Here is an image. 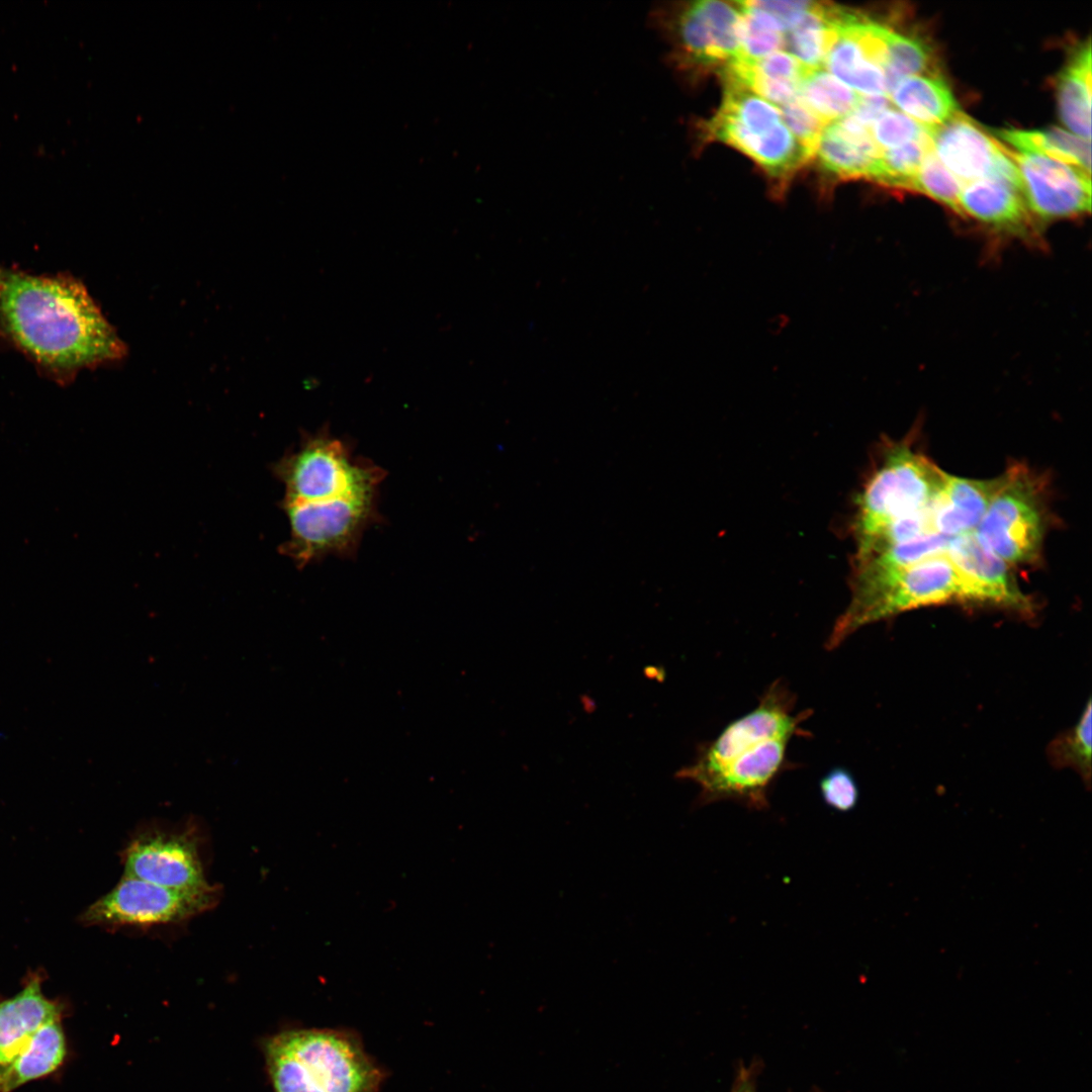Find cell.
I'll list each match as a JSON object with an SVG mask.
<instances>
[{
    "instance_id": "6da1fadb",
    "label": "cell",
    "mask_w": 1092,
    "mask_h": 1092,
    "mask_svg": "<svg viewBox=\"0 0 1092 1092\" xmlns=\"http://www.w3.org/2000/svg\"><path fill=\"white\" fill-rule=\"evenodd\" d=\"M0 332L62 383L126 354L84 284L66 274L36 275L0 265Z\"/></svg>"
},
{
    "instance_id": "7a4b0ae2",
    "label": "cell",
    "mask_w": 1092,
    "mask_h": 1092,
    "mask_svg": "<svg viewBox=\"0 0 1092 1092\" xmlns=\"http://www.w3.org/2000/svg\"><path fill=\"white\" fill-rule=\"evenodd\" d=\"M795 696L782 680L774 681L758 705L731 722L711 742L701 745L695 760L675 777L700 788L698 802L736 801L748 808L768 807V790L787 766V748L810 711L795 714Z\"/></svg>"
},
{
    "instance_id": "3957f363",
    "label": "cell",
    "mask_w": 1092,
    "mask_h": 1092,
    "mask_svg": "<svg viewBox=\"0 0 1092 1092\" xmlns=\"http://www.w3.org/2000/svg\"><path fill=\"white\" fill-rule=\"evenodd\" d=\"M274 1092H379L384 1071L343 1029L282 1031L266 1044Z\"/></svg>"
},
{
    "instance_id": "277c9868",
    "label": "cell",
    "mask_w": 1092,
    "mask_h": 1092,
    "mask_svg": "<svg viewBox=\"0 0 1092 1092\" xmlns=\"http://www.w3.org/2000/svg\"><path fill=\"white\" fill-rule=\"evenodd\" d=\"M946 474L906 441L890 444L855 500V543L927 507L942 488Z\"/></svg>"
},
{
    "instance_id": "5b68a950",
    "label": "cell",
    "mask_w": 1092,
    "mask_h": 1092,
    "mask_svg": "<svg viewBox=\"0 0 1092 1092\" xmlns=\"http://www.w3.org/2000/svg\"><path fill=\"white\" fill-rule=\"evenodd\" d=\"M283 483L282 504L378 494L385 472L371 461L353 456L347 443L328 428L302 437L296 450L273 466Z\"/></svg>"
},
{
    "instance_id": "8992f818",
    "label": "cell",
    "mask_w": 1092,
    "mask_h": 1092,
    "mask_svg": "<svg viewBox=\"0 0 1092 1092\" xmlns=\"http://www.w3.org/2000/svg\"><path fill=\"white\" fill-rule=\"evenodd\" d=\"M1048 516L1043 483L1016 463L1000 475L999 486L974 533L1008 565H1032L1041 557Z\"/></svg>"
},
{
    "instance_id": "52a82bcc",
    "label": "cell",
    "mask_w": 1092,
    "mask_h": 1092,
    "mask_svg": "<svg viewBox=\"0 0 1092 1092\" xmlns=\"http://www.w3.org/2000/svg\"><path fill=\"white\" fill-rule=\"evenodd\" d=\"M950 603L971 605L964 577L943 553L908 567L869 596L850 601L836 620L825 646L837 648L869 624L910 610Z\"/></svg>"
},
{
    "instance_id": "ba28073f",
    "label": "cell",
    "mask_w": 1092,
    "mask_h": 1092,
    "mask_svg": "<svg viewBox=\"0 0 1092 1092\" xmlns=\"http://www.w3.org/2000/svg\"><path fill=\"white\" fill-rule=\"evenodd\" d=\"M377 495L283 504L290 534L280 551L299 568L328 556L355 557L365 531L380 518Z\"/></svg>"
},
{
    "instance_id": "9c48e42d",
    "label": "cell",
    "mask_w": 1092,
    "mask_h": 1092,
    "mask_svg": "<svg viewBox=\"0 0 1092 1092\" xmlns=\"http://www.w3.org/2000/svg\"><path fill=\"white\" fill-rule=\"evenodd\" d=\"M217 886L198 890H178L136 878L122 876L107 894L82 914L87 925L109 927H151L187 921L214 907L219 899Z\"/></svg>"
},
{
    "instance_id": "30bf717a",
    "label": "cell",
    "mask_w": 1092,
    "mask_h": 1092,
    "mask_svg": "<svg viewBox=\"0 0 1092 1092\" xmlns=\"http://www.w3.org/2000/svg\"><path fill=\"white\" fill-rule=\"evenodd\" d=\"M194 826H150L135 833L121 853L123 875L178 890L208 887Z\"/></svg>"
},
{
    "instance_id": "8fae6325",
    "label": "cell",
    "mask_w": 1092,
    "mask_h": 1092,
    "mask_svg": "<svg viewBox=\"0 0 1092 1092\" xmlns=\"http://www.w3.org/2000/svg\"><path fill=\"white\" fill-rule=\"evenodd\" d=\"M1006 151L1018 170L1023 199L1038 226L1090 212V174L1041 155Z\"/></svg>"
},
{
    "instance_id": "7c38bea8",
    "label": "cell",
    "mask_w": 1092,
    "mask_h": 1092,
    "mask_svg": "<svg viewBox=\"0 0 1092 1092\" xmlns=\"http://www.w3.org/2000/svg\"><path fill=\"white\" fill-rule=\"evenodd\" d=\"M945 555L966 580L971 605L1034 617L1036 605L1019 587L1011 566L983 546L974 532L950 538Z\"/></svg>"
},
{
    "instance_id": "4fadbf2b",
    "label": "cell",
    "mask_w": 1092,
    "mask_h": 1092,
    "mask_svg": "<svg viewBox=\"0 0 1092 1092\" xmlns=\"http://www.w3.org/2000/svg\"><path fill=\"white\" fill-rule=\"evenodd\" d=\"M933 151L962 185L995 176L1006 148L961 111L929 129Z\"/></svg>"
},
{
    "instance_id": "5bb4252c",
    "label": "cell",
    "mask_w": 1092,
    "mask_h": 1092,
    "mask_svg": "<svg viewBox=\"0 0 1092 1092\" xmlns=\"http://www.w3.org/2000/svg\"><path fill=\"white\" fill-rule=\"evenodd\" d=\"M960 206L970 217L996 234L1037 243L1038 224L1030 214L1021 190L1012 183L989 176L963 186Z\"/></svg>"
},
{
    "instance_id": "9a60e30c",
    "label": "cell",
    "mask_w": 1092,
    "mask_h": 1092,
    "mask_svg": "<svg viewBox=\"0 0 1092 1092\" xmlns=\"http://www.w3.org/2000/svg\"><path fill=\"white\" fill-rule=\"evenodd\" d=\"M857 17L842 9L833 22L824 67L862 96L887 97L884 70L873 61L857 34L854 25Z\"/></svg>"
},
{
    "instance_id": "2e32d148",
    "label": "cell",
    "mask_w": 1092,
    "mask_h": 1092,
    "mask_svg": "<svg viewBox=\"0 0 1092 1092\" xmlns=\"http://www.w3.org/2000/svg\"><path fill=\"white\" fill-rule=\"evenodd\" d=\"M1000 482V476L975 479L946 474L942 488L931 502V523L935 534L956 537L974 532L985 515Z\"/></svg>"
},
{
    "instance_id": "e0dca14e",
    "label": "cell",
    "mask_w": 1092,
    "mask_h": 1092,
    "mask_svg": "<svg viewBox=\"0 0 1092 1092\" xmlns=\"http://www.w3.org/2000/svg\"><path fill=\"white\" fill-rule=\"evenodd\" d=\"M41 982L33 973L17 994L0 1002V1070L41 1026L60 1019L61 1006L44 996Z\"/></svg>"
},
{
    "instance_id": "ac0fdd59",
    "label": "cell",
    "mask_w": 1092,
    "mask_h": 1092,
    "mask_svg": "<svg viewBox=\"0 0 1092 1092\" xmlns=\"http://www.w3.org/2000/svg\"><path fill=\"white\" fill-rule=\"evenodd\" d=\"M911 119L932 129L960 112L959 104L939 74L910 76L902 79L889 99Z\"/></svg>"
},
{
    "instance_id": "d6986e66",
    "label": "cell",
    "mask_w": 1092,
    "mask_h": 1092,
    "mask_svg": "<svg viewBox=\"0 0 1092 1092\" xmlns=\"http://www.w3.org/2000/svg\"><path fill=\"white\" fill-rule=\"evenodd\" d=\"M66 1053L60 1019L44 1024L0 1070V1092H12L29 1081L52 1074L63 1064Z\"/></svg>"
},
{
    "instance_id": "ffe728a7",
    "label": "cell",
    "mask_w": 1092,
    "mask_h": 1092,
    "mask_svg": "<svg viewBox=\"0 0 1092 1092\" xmlns=\"http://www.w3.org/2000/svg\"><path fill=\"white\" fill-rule=\"evenodd\" d=\"M815 154L826 170L841 178L872 179L882 150L872 134L852 133L834 121L823 128Z\"/></svg>"
},
{
    "instance_id": "44dd1931",
    "label": "cell",
    "mask_w": 1092,
    "mask_h": 1092,
    "mask_svg": "<svg viewBox=\"0 0 1092 1092\" xmlns=\"http://www.w3.org/2000/svg\"><path fill=\"white\" fill-rule=\"evenodd\" d=\"M1061 121L1082 139L1091 138V44H1079L1061 71L1057 84Z\"/></svg>"
},
{
    "instance_id": "7402d4cb",
    "label": "cell",
    "mask_w": 1092,
    "mask_h": 1092,
    "mask_svg": "<svg viewBox=\"0 0 1092 1092\" xmlns=\"http://www.w3.org/2000/svg\"><path fill=\"white\" fill-rule=\"evenodd\" d=\"M1016 152L1041 155L1091 173L1090 141L1060 127L1043 130L1001 129L994 134Z\"/></svg>"
},
{
    "instance_id": "603a6c76",
    "label": "cell",
    "mask_w": 1092,
    "mask_h": 1092,
    "mask_svg": "<svg viewBox=\"0 0 1092 1092\" xmlns=\"http://www.w3.org/2000/svg\"><path fill=\"white\" fill-rule=\"evenodd\" d=\"M832 5L815 2L785 33V48L806 69H823L833 33Z\"/></svg>"
},
{
    "instance_id": "cb8c5ba5",
    "label": "cell",
    "mask_w": 1092,
    "mask_h": 1092,
    "mask_svg": "<svg viewBox=\"0 0 1092 1092\" xmlns=\"http://www.w3.org/2000/svg\"><path fill=\"white\" fill-rule=\"evenodd\" d=\"M798 96L825 124L849 114L861 97L824 69L807 71Z\"/></svg>"
},
{
    "instance_id": "d4e9b609",
    "label": "cell",
    "mask_w": 1092,
    "mask_h": 1092,
    "mask_svg": "<svg viewBox=\"0 0 1092 1092\" xmlns=\"http://www.w3.org/2000/svg\"><path fill=\"white\" fill-rule=\"evenodd\" d=\"M1092 703L1088 700L1077 723L1052 740L1048 756L1055 767L1072 768L1087 786L1091 783Z\"/></svg>"
},
{
    "instance_id": "484cf974",
    "label": "cell",
    "mask_w": 1092,
    "mask_h": 1092,
    "mask_svg": "<svg viewBox=\"0 0 1092 1092\" xmlns=\"http://www.w3.org/2000/svg\"><path fill=\"white\" fill-rule=\"evenodd\" d=\"M886 94L904 78L938 74L930 47L921 38L892 31L884 68Z\"/></svg>"
},
{
    "instance_id": "4316f807",
    "label": "cell",
    "mask_w": 1092,
    "mask_h": 1092,
    "mask_svg": "<svg viewBox=\"0 0 1092 1092\" xmlns=\"http://www.w3.org/2000/svg\"><path fill=\"white\" fill-rule=\"evenodd\" d=\"M736 3L741 16V58L751 61L759 60L785 47L786 31L772 15L754 6L750 1Z\"/></svg>"
},
{
    "instance_id": "83f0119b",
    "label": "cell",
    "mask_w": 1092,
    "mask_h": 1092,
    "mask_svg": "<svg viewBox=\"0 0 1092 1092\" xmlns=\"http://www.w3.org/2000/svg\"><path fill=\"white\" fill-rule=\"evenodd\" d=\"M931 149L928 131L917 141L882 151L872 179L889 187L911 191L918 169Z\"/></svg>"
},
{
    "instance_id": "f1b7e54d",
    "label": "cell",
    "mask_w": 1092,
    "mask_h": 1092,
    "mask_svg": "<svg viewBox=\"0 0 1092 1092\" xmlns=\"http://www.w3.org/2000/svg\"><path fill=\"white\" fill-rule=\"evenodd\" d=\"M962 188L961 182L942 165L932 148L918 169L911 191L925 194L962 215Z\"/></svg>"
},
{
    "instance_id": "f546056e",
    "label": "cell",
    "mask_w": 1092,
    "mask_h": 1092,
    "mask_svg": "<svg viewBox=\"0 0 1092 1092\" xmlns=\"http://www.w3.org/2000/svg\"><path fill=\"white\" fill-rule=\"evenodd\" d=\"M928 131L929 129L891 106L876 119L871 129L874 142L882 151L917 141Z\"/></svg>"
},
{
    "instance_id": "4dcf8cb0",
    "label": "cell",
    "mask_w": 1092,
    "mask_h": 1092,
    "mask_svg": "<svg viewBox=\"0 0 1092 1092\" xmlns=\"http://www.w3.org/2000/svg\"><path fill=\"white\" fill-rule=\"evenodd\" d=\"M779 108L786 126L812 157L816 153L821 132L826 124L799 96Z\"/></svg>"
},
{
    "instance_id": "1f68e13d",
    "label": "cell",
    "mask_w": 1092,
    "mask_h": 1092,
    "mask_svg": "<svg viewBox=\"0 0 1092 1092\" xmlns=\"http://www.w3.org/2000/svg\"><path fill=\"white\" fill-rule=\"evenodd\" d=\"M819 788L824 803L833 810L848 812L858 801L856 782L843 767L828 771L820 781Z\"/></svg>"
},
{
    "instance_id": "d6a6232c",
    "label": "cell",
    "mask_w": 1092,
    "mask_h": 1092,
    "mask_svg": "<svg viewBox=\"0 0 1092 1092\" xmlns=\"http://www.w3.org/2000/svg\"><path fill=\"white\" fill-rule=\"evenodd\" d=\"M754 70L763 77L800 85L808 69L791 54L778 51L762 59L749 60Z\"/></svg>"
},
{
    "instance_id": "836d02e7",
    "label": "cell",
    "mask_w": 1092,
    "mask_h": 1092,
    "mask_svg": "<svg viewBox=\"0 0 1092 1092\" xmlns=\"http://www.w3.org/2000/svg\"><path fill=\"white\" fill-rule=\"evenodd\" d=\"M754 6L772 15L785 31L795 25L810 10L814 1H750Z\"/></svg>"
},
{
    "instance_id": "e575fe53",
    "label": "cell",
    "mask_w": 1092,
    "mask_h": 1092,
    "mask_svg": "<svg viewBox=\"0 0 1092 1092\" xmlns=\"http://www.w3.org/2000/svg\"><path fill=\"white\" fill-rule=\"evenodd\" d=\"M5 738V735L0 731V741Z\"/></svg>"
}]
</instances>
